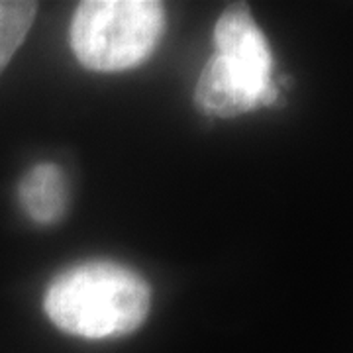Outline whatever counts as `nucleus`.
<instances>
[{"label": "nucleus", "mask_w": 353, "mask_h": 353, "mask_svg": "<svg viewBox=\"0 0 353 353\" xmlns=\"http://www.w3.org/2000/svg\"><path fill=\"white\" fill-rule=\"evenodd\" d=\"M152 292L138 273L108 261L77 265L46 292V312L67 334L87 340L124 336L141 326Z\"/></svg>", "instance_id": "obj_1"}, {"label": "nucleus", "mask_w": 353, "mask_h": 353, "mask_svg": "<svg viewBox=\"0 0 353 353\" xmlns=\"http://www.w3.org/2000/svg\"><path fill=\"white\" fill-rule=\"evenodd\" d=\"M165 28V8L155 0H87L79 4L69 38L81 65L116 73L143 63Z\"/></svg>", "instance_id": "obj_2"}, {"label": "nucleus", "mask_w": 353, "mask_h": 353, "mask_svg": "<svg viewBox=\"0 0 353 353\" xmlns=\"http://www.w3.org/2000/svg\"><path fill=\"white\" fill-rule=\"evenodd\" d=\"M214 43L216 55L232 75L257 92L263 104L275 101L277 88L273 83L271 50L245 4L230 6L218 18Z\"/></svg>", "instance_id": "obj_3"}, {"label": "nucleus", "mask_w": 353, "mask_h": 353, "mask_svg": "<svg viewBox=\"0 0 353 353\" xmlns=\"http://www.w3.org/2000/svg\"><path fill=\"white\" fill-rule=\"evenodd\" d=\"M194 99L204 112L222 118L240 116L263 106L257 94H253L250 88L228 71L218 55L204 65L196 83Z\"/></svg>", "instance_id": "obj_4"}, {"label": "nucleus", "mask_w": 353, "mask_h": 353, "mask_svg": "<svg viewBox=\"0 0 353 353\" xmlns=\"http://www.w3.org/2000/svg\"><path fill=\"white\" fill-rule=\"evenodd\" d=\"M20 204L34 222L53 224L67 210V183L61 169L53 163L32 167L18 187Z\"/></svg>", "instance_id": "obj_5"}, {"label": "nucleus", "mask_w": 353, "mask_h": 353, "mask_svg": "<svg viewBox=\"0 0 353 353\" xmlns=\"http://www.w3.org/2000/svg\"><path fill=\"white\" fill-rule=\"evenodd\" d=\"M38 12L36 2L0 0V73L24 43Z\"/></svg>", "instance_id": "obj_6"}]
</instances>
